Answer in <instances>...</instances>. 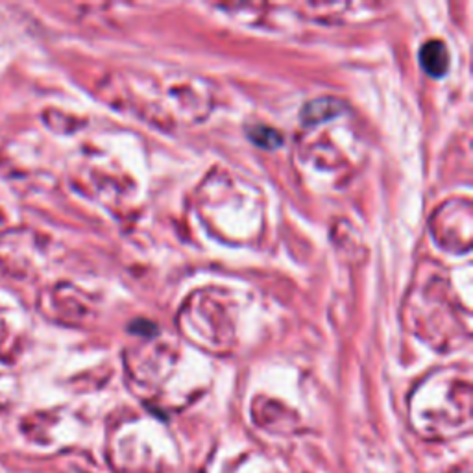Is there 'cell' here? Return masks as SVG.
I'll use <instances>...</instances> for the list:
<instances>
[{
  "label": "cell",
  "instance_id": "obj_2",
  "mask_svg": "<svg viewBox=\"0 0 473 473\" xmlns=\"http://www.w3.org/2000/svg\"><path fill=\"white\" fill-rule=\"evenodd\" d=\"M253 132L259 135L261 133L263 139H259V141H256L257 144H261V146H266V148H274L277 146V144L281 143V137L277 135V132H274V130H268V128H257L253 130Z\"/></svg>",
  "mask_w": 473,
  "mask_h": 473
},
{
  "label": "cell",
  "instance_id": "obj_1",
  "mask_svg": "<svg viewBox=\"0 0 473 473\" xmlns=\"http://www.w3.org/2000/svg\"><path fill=\"white\" fill-rule=\"evenodd\" d=\"M420 63L425 72L433 78H440L448 72L449 54L442 41H427L420 50Z\"/></svg>",
  "mask_w": 473,
  "mask_h": 473
}]
</instances>
